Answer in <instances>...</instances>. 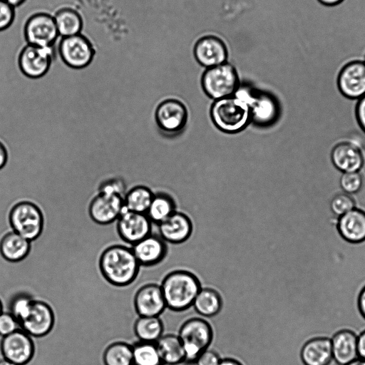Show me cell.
Listing matches in <instances>:
<instances>
[{"mask_svg":"<svg viewBox=\"0 0 365 365\" xmlns=\"http://www.w3.org/2000/svg\"><path fill=\"white\" fill-rule=\"evenodd\" d=\"M357 306L361 315L365 319V286L358 295Z\"/></svg>","mask_w":365,"mask_h":365,"instance_id":"obj_43","label":"cell"},{"mask_svg":"<svg viewBox=\"0 0 365 365\" xmlns=\"http://www.w3.org/2000/svg\"><path fill=\"white\" fill-rule=\"evenodd\" d=\"M59 52L63 61L75 68L86 66L93 54L91 43L81 34L67 37L60 36Z\"/></svg>","mask_w":365,"mask_h":365,"instance_id":"obj_14","label":"cell"},{"mask_svg":"<svg viewBox=\"0 0 365 365\" xmlns=\"http://www.w3.org/2000/svg\"><path fill=\"white\" fill-rule=\"evenodd\" d=\"M336 228L340 236L349 243L365 242V211L355 207L339 216Z\"/></svg>","mask_w":365,"mask_h":365,"instance_id":"obj_21","label":"cell"},{"mask_svg":"<svg viewBox=\"0 0 365 365\" xmlns=\"http://www.w3.org/2000/svg\"><path fill=\"white\" fill-rule=\"evenodd\" d=\"M221 359L217 351L208 348L198 356L195 364L196 365H219Z\"/></svg>","mask_w":365,"mask_h":365,"instance_id":"obj_40","label":"cell"},{"mask_svg":"<svg viewBox=\"0 0 365 365\" xmlns=\"http://www.w3.org/2000/svg\"><path fill=\"white\" fill-rule=\"evenodd\" d=\"M188 110L186 106L176 98H167L157 106L155 120L158 128L167 134L180 133L186 126Z\"/></svg>","mask_w":365,"mask_h":365,"instance_id":"obj_8","label":"cell"},{"mask_svg":"<svg viewBox=\"0 0 365 365\" xmlns=\"http://www.w3.org/2000/svg\"><path fill=\"white\" fill-rule=\"evenodd\" d=\"M333 359L339 365H346L359 359L358 336L350 329H341L331 339Z\"/></svg>","mask_w":365,"mask_h":365,"instance_id":"obj_22","label":"cell"},{"mask_svg":"<svg viewBox=\"0 0 365 365\" xmlns=\"http://www.w3.org/2000/svg\"><path fill=\"white\" fill-rule=\"evenodd\" d=\"M138 317H159L167 308L160 284L147 283L136 291L133 299Z\"/></svg>","mask_w":365,"mask_h":365,"instance_id":"obj_15","label":"cell"},{"mask_svg":"<svg viewBox=\"0 0 365 365\" xmlns=\"http://www.w3.org/2000/svg\"><path fill=\"white\" fill-rule=\"evenodd\" d=\"M59 36L62 37L79 34L82 21L79 14L72 9L63 8L53 16Z\"/></svg>","mask_w":365,"mask_h":365,"instance_id":"obj_30","label":"cell"},{"mask_svg":"<svg viewBox=\"0 0 365 365\" xmlns=\"http://www.w3.org/2000/svg\"><path fill=\"white\" fill-rule=\"evenodd\" d=\"M158 225L159 236L171 244H180L189 239L193 225L190 218L185 213L175 211Z\"/></svg>","mask_w":365,"mask_h":365,"instance_id":"obj_20","label":"cell"},{"mask_svg":"<svg viewBox=\"0 0 365 365\" xmlns=\"http://www.w3.org/2000/svg\"><path fill=\"white\" fill-rule=\"evenodd\" d=\"M30 247L31 241L11 230L1 240L0 253L9 262H19L28 255Z\"/></svg>","mask_w":365,"mask_h":365,"instance_id":"obj_25","label":"cell"},{"mask_svg":"<svg viewBox=\"0 0 365 365\" xmlns=\"http://www.w3.org/2000/svg\"><path fill=\"white\" fill-rule=\"evenodd\" d=\"M355 116L360 128L365 133V95L357 101Z\"/></svg>","mask_w":365,"mask_h":365,"instance_id":"obj_41","label":"cell"},{"mask_svg":"<svg viewBox=\"0 0 365 365\" xmlns=\"http://www.w3.org/2000/svg\"><path fill=\"white\" fill-rule=\"evenodd\" d=\"M195 54L197 61L208 68L224 63L227 52L223 43L218 38L207 36L196 44Z\"/></svg>","mask_w":365,"mask_h":365,"instance_id":"obj_24","label":"cell"},{"mask_svg":"<svg viewBox=\"0 0 365 365\" xmlns=\"http://www.w3.org/2000/svg\"><path fill=\"white\" fill-rule=\"evenodd\" d=\"M336 84L340 93L348 99L359 100L365 95V61L355 60L339 71Z\"/></svg>","mask_w":365,"mask_h":365,"instance_id":"obj_9","label":"cell"},{"mask_svg":"<svg viewBox=\"0 0 365 365\" xmlns=\"http://www.w3.org/2000/svg\"><path fill=\"white\" fill-rule=\"evenodd\" d=\"M132 349L133 365H164L155 343L138 341Z\"/></svg>","mask_w":365,"mask_h":365,"instance_id":"obj_33","label":"cell"},{"mask_svg":"<svg viewBox=\"0 0 365 365\" xmlns=\"http://www.w3.org/2000/svg\"><path fill=\"white\" fill-rule=\"evenodd\" d=\"M0 365H18L4 358L0 359Z\"/></svg>","mask_w":365,"mask_h":365,"instance_id":"obj_49","label":"cell"},{"mask_svg":"<svg viewBox=\"0 0 365 365\" xmlns=\"http://www.w3.org/2000/svg\"><path fill=\"white\" fill-rule=\"evenodd\" d=\"M54 321L51 307L43 301L34 300L29 314L20 322V327L32 337H41L51 331Z\"/></svg>","mask_w":365,"mask_h":365,"instance_id":"obj_17","label":"cell"},{"mask_svg":"<svg viewBox=\"0 0 365 365\" xmlns=\"http://www.w3.org/2000/svg\"><path fill=\"white\" fill-rule=\"evenodd\" d=\"M210 114L215 127L225 133H239L251 123L248 104L235 95L214 101Z\"/></svg>","mask_w":365,"mask_h":365,"instance_id":"obj_3","label":"cell"},{"mask_svg":"<svg viewBox=\"0 0 365 365\" xmlns=\"http://www.w3.org/2000/svg\"><path fill=\"white\" fill-rule=\"evenodd\" d=\"M125 209L123 197L107 192L96 194L91 199L88 208L91 218L100 225L116 221Z\"/></svg>","mask_w":365,"mask_h":365,"instance_id":"obj_11","label":"cell"},{"mask_svg":"<svg viewBox=\"0 0 365 365\" xmlns=\"http://www.w3.org/2000/svg\"><path fill=\"white\" fill-rule=\"evenodd\" d=\"M235 96L248 104L251 113V122L258 125H272L279 117V104L277 98L270 94L258 93L255 89L240 86Z\"/></svg>","mask_w":365,"mask_h":365,"instance_id":"obj_6","label":"cell"},{"mask_svg":"<svg viewBox=\"0 0 365 365\" xmlns=\"http://www.w3.org/2000/svg\"><path fill=\"white\" fill-rule=\"evenodd\" d=\"M364 61H365V57H364Z\"/></svg>","mask_w":365,"mask_h":365,"instance_id":"obj_51","label":"cell"},{"mask_svg":"<svg viewBox=\"0 0 365 365\" xmlns=\"http://www.w3.org/2000/svg\"><path fill=\"white\" fill-rule=\"evenodd\" d=\"M344 0H317L321 4L326 6H336Z\"/></svg>","mask_w":365,"mask_h":365,"instance_id":"obj_46","label":"cell"},{"mask_svg":"<svg viewBox=\"0 0 365 365\" xmlns=\"http://www.w3.org/2000/svg\"><path fill=\"white\" fill-rule=\"evenodd\" d=\"M34 301V299L28 294H17L11 300L8 312L18 320L20 324V322L29 314Z\"/></svg>","mask_w":365,"mask_h":365,"instance_id":"obj_34","label":"cell"},{"mask_svg":"<svg viewBox=\"0 0 365 365\" xmlns=\"http://www.w3.org/2000/svg\"><path fill=\"white\" fill-rule=\"evenodd\" d=\"M219 365H243L238 360L233 358L222 359Z\"/></svg>","mask_w":365,"mask_h":365,"instance_id":"obj_45","label":"cell"},{"mask_svg":"<svg viewBox=\"0 0 365 365\" xmlns=\"http://www.w3.org/2000/svg\"><path fill=\"white\" fill-rule=\"evenodd\" d=\"M131 249L141 267L158 264L168 252L166 242L159 235L152 233L133 245Z\"/></svg>","mask_w":365,"mask_h":365,"instance_id":"obj_19","label":"cell"},{"mask_svg":"<svg viewBox=\"0 0 365 365\" xmlns=\"http://www.w3.org/2000/svg\"><path fill=\"white\" fill-rule=\"evenodd\" d=\"M133 331L138 341L155 343L163 335L164 326L159 317H138Z\"/></svg>","mask_w":365,"mask_h":365,"instance_id":"obj_28","label":"cell"},{"mask_svg":"<svg viewBox=\"0 0 365 365\" xmlns=\"http://www.w3.org/2000/svg\"><path fill=\"white\" fill-rule=\"evenodd\" d=\"M329 207L331 211L339 217L355 208L356 202L349 194L340 192L331 198Z\"/></svg>","mask_w":365,"mask_h":365,"instance_id":"obj_36","label":"cell"},{"mask_svg":"<svg viewBox=\"0 0 365 365\" xmlns=\"http://www.w3.org/2000/svg\"><path fill=\"white\" fill-rule=\"evenodd\" d=\"M3 312V307H2V304L0 301V314Z\"/></svg>","mask_w":365,"mask_h":365,"instance_id":"obj_50","label":"cell"},{"mask_svg":"<svg viewBox=\"0 0 365 365\" xmlns=\"http://www.w3.org/2000/svg\"><path fill=\"white\" fill-rule=\"evenodd\" d=\"M239 86L236 71L227 63L209 68L202 78L205 93L213 101L234 96Z\"/></svg>","mask_w":365,"mask_h":365,"instance_id":"obj_7","label":"cell"},{"mask_svg":"<svg viewBox=\"0 0 365 365\" xmlns=\"http://www.w3.org/2000/svg\"><path fill=\"white\" fill-rule=\"evenodd\" d=\"M25 36L29 44L51 46L59 36L54 19L47 14H37L26 22Z\"/></svg>","mask_w":365,"mask_h":365,"instance_id":"obj_13","label":"cell"},{"mask_svg":"<svg viewBox=\"0 0 365 365\" xmlns=\"http://www.w3.org/2000/svg\"><path fill=\"white\" fill-rule=\"evenodd\" d=\"M304 365H329L333 360L331 339L317 336L304 343L300 351Z\"/></svg>","mask_w":365,"mask_h":365,"instance_id":"obj_23","label":"cell"},{"mask_svg":"<svg viewBox=\"0 0 365 365\" xmlns=\"http://www.w3.org/2000/svg\"><path fill=\"white\" fill-rule=\"evenodd\" d=\"M358 354L359 358L365 359V330L358 335Z\"/></svg>","mask_w":365,"mask_h":365,"instance_id":"obj_42","label":"cell"},{"mask_svg":"<svg viewBox=\"0 0 365 365\" xmlns=\"http://www.w3.org/2000/svg\"><path fill=\"white\" fill-rule=\"evenodd\" d=\"M9 220L12 230L29 241L36 239L43 230V212L31 200L16 202L10 210Z\"/></svg>","mask_w":365,"mask_h":365,"instance_id":"obj_5","label":"cell"},{"mask_svg":"<svg viewBox=\"0 0 365 365\" xmlns=\"http://www.w3.org/2000/svg\"><path fill=\"white\" fill-rule=\"evenodd\" d=\"M192 307L199 315L212 317L221 311L222 299L216 289L202 287L193 302Z\"/></svg>","mask_w":365,"mask_h":365,"instance_id":"obj_27","label":"cell"},{"mask_svg":"<svg viewBox=\"0 0 365 365\" xmlns=\"http://www.w3.org/2000/svg\"><path fill=\"white\" fill-rule=\"evenodd\" d=\"M53 45L49 47H41L28 44L25 46L19 60L22 73L33 78L43 76L50 66Z\"/></svg>","mask_w":365,"mask_h":365,"instance_id":"obj_16","label":"cell"},{"mask_svg":"<svg viewBox=\"0 0 365 365\" xmlns=\"http://www.w3.org/2000/svg\"><path fill=\"white\" fill-rule=\"evenodd\" d=\"M154 194L150 188L145 185H134L128 189L124 196L125 208L130 211L146 214Z\"/></svg>","mask_w":365,"mask_h":365,"instance_id":"obj_29","label":"cell"},{"mask_svg":"<svg viewBox=\"0 0 365 365\" xmlns=\"http://www.w3.org/2000/svg\"><path fill=\"white\" fill-rule=\"evenodd\" d=\"M160 285L166 307L175 312H182L192 307L202 288L198 277L185 269L169 272Z\"/></svg>","mask_w":365,"mask_h":365,"instance_id":"obj_2","label":"cell"},{"mask_svg":"<svg viewBox=\"0 0 365 365\" xmlns=\"http://www.w3.org/2000/svg\"><path fill=\"white\" fill-rule=\"evenodd\" d=\"M14 16V7L5 0H0V31L8 28Z\"/></svg>","mask_w":365,"mask_h":365,"instance_id":"obj_39","label":"cell"},{"mask_svg":"<svg viewBox=\"0 0 365 365\" xmlns=\"http://www.w3.org/2000/svg\"><path fill=\"white\" fill-rule=\"evenodd\" d=\"M7 158V150L5 145L0 141V169L5 165Z\"/></svg>","mask_w":365,"mask_h":365,"instance_id":"obj_44","label":"cell"},{"mask_svg":"<svg viewBox=\"0 0 365 365\" xmlns=\"http://www.w3.org/2000/svg\"><path fill=\"white\" fill-rule=\"evenodd\" d=\"M128 190V185L125 178L121 175H108L102 178L96 189L97 193H113L123 197Z\"/></svg>","mask_w":365,"mask_h":365,"instance_id":"obj_35","label":"cell"},{"mask_svg":"<svg viewBox=\"0 0 365 365\" xmlns=\"http://www.w3.org/2000/svg\"><path fill=\"white\" fill-rule=\"evenodd\" d=\"M104 365H133L132 345L123 342H114L108 345L103 354Z\"/></svg>","mask_w":365,"mask_h":365,"instance_id":"obj_32","label":"cell"},{"mask_svg":"<svg viewBox=\"0 0 365 365\" xmlns=\"http://www.w3.org/2000/svg\"><path fill=\"white\" fill-rule=\"evenodd\" d=\"M152 223L145 213L126 209L116 220L117 230L120 237L130 246L152 233Z\"/></svg>","mask_w":365,"mask_h":365,"instance_id":"obj_12","label":"cell"},{"mask_svg":"<svg viewBox=\"0 0 365 365\" xmlns=\"http://www.w3.org/2000/svg\"><path fill=\"white\" fill-rule=\"evenodd\" d=\"M178 335L183 346L185 363L195 364L198 356L211 344L213 330L205 319L192 317L181 325Z\"/></svg>","mask_w":365,"mask_h":365,"instance_id":"obj_4","label":"cell"},{"mask_svg":"<svg viewBox=\"0 0 365 365\" xmlns=\"http://www.w3.org/2000/svg\"><path fill=\"white\" fill-rule=\"evenodd\" d=\"M175 210L174 200L163 192L155 193L146 215L157 225L168 218Z\"/></svg>","mask_w":365,"mask_h":365,"instance_id":"obj_31","label":"cell"},{"mask_svg":"<svg viewBox=\"0 0 365 365\" xmlns=\"http://www.w3.org/2000/svg\"><path fill=\"white\" fill-rule=\"evenodd\" d=\"M12 7H16L22 4L25 0H5Z\"/></svg>","mask_w":365,"mask_h":365,"instance_id":"obj_47","label":"cell"},{"mask_svg":"<svg viewBox=\"0 0 365 365\" xmlns=\"http://www.w3.org/2000/svg\"><path fill=\"white\" fill-rule=\"evenodd\" d=\"M20 329L19 322L10 312H2L0 314V336L1 337Z\"/></svg>","mask_w":365,"mask_h":365,"instance_id":"obj_38","label":"cell"},{"mask_svg":"<svg viewBox=\"0 0 365 365\" xmlns=\"http://www.w3.org/2000/svg\"><path fill=\"white\" fill-rule=\"evenodd\" d=\"M155 344L164 365H178L185 362V352L178 335L163 334Z\"/></svg>","mask_w":365,"mask_h":365,"instance_id":"obj_26","label":"cell"},{"mask_svg":"<svg viewBox=\"0 0 365 365\" xmlns=\"http://www.w3.org/2000/svg\"><path fill=\"white\" fill-rule=\"evenodd\" d=\"M34 351L32 336L21 329L1 339L2 357L18 365L28 364L33 359Z\"/></svg>","mask_w":365,"mask_h":365,"instance_id":"obj_10","label":"cell"},{"mask_svg":"<svg viewBox=\"0 0 365 365\" xmlns=\"http://www.w3.org/2000/svg\"><path fill=\"white\" fill-rule=\"evenodd\" d=\"M346 365H365V359H361L359 358Z\"/></svg>","mask_w":365,"mask_h":365,"instance_id":"obj_48","label":"cell"},{"mask_svg":"<svg viewBox=\"0 0 365 365\" xmlns=\"http://www.w3.org/2000/svg\"><path fill=\"white\" fill-rule=\"evenodd\" d=\"M105 279L115 286H127L138 277L141 266L130 246L113 245L106 249L100 259Z\"/></svg>","mask_w":365,"mask_h":365,"instance_id":"obj_1","label":"cell"},{"mask_svg":"<svg viewBox=\"0 0 365 365\" xmlns=\"http://www.w3.org/2000/svg\"><path fill=\"white\" fill-rule=\"evenodd\" d=\"M364 179L360 172L342 173L339 178V185L344 192L354 194L360 191Z\"/></svg>","mask_w":365,"mask_h":365,"instance_id":"obj_37","label":"cell"},{"mask_svg":"<svg viewBox=\"0 0 365 365\" xmlns=\"http://www.w3.org/2000/svg\"><path fill=\"white\" fill-rule=\"evenodd\" d=\"M330 158L334 166L341 173L359 172L364 165V156L358 145L343 141L331 150Z\"/></svg>","mask_w":365,"mask_h":365,"instance_id":"obj_18","label":"cell"}]
</instances>
